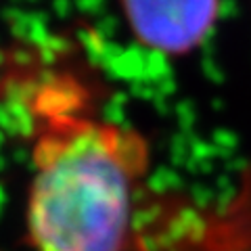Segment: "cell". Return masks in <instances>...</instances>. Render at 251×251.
Instances as JSON below:
<instances>
[{"label":"cell","mask_w":251,"mask_h":251,"mask_svg":"<svg viewBox=\"0 0 251 251\" xmlns=\"http://www.w3.org/2000/svg\"><path fill=\"white\" fill-rule=\"evenodd\" d=\"M136 138L111 124L75 122L36 147L29 232L40 251H128Z\"/></svg>","instance_id":"6da1fadb"},{"label":"cell","mask_w":251,"mask_h":251,"mask_svg":"<svg viewBox=\"0 0 251 251\" xmlns=\"http://www.w3.org/2000/svg\"><path fill=\"white\" fill-rule=\"evenodd\" d=\"M222 0H120L134 40L163 57H184L216 29Z\"/></svg>","instance_id":"7a4b0ae2"}]
</instances>
